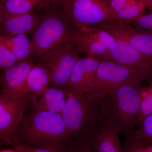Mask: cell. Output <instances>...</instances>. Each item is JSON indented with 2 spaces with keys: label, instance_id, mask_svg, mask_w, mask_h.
Listing matches in <instances>:
<instances>
[{
  "label": "cell",
  "instance_id": "cell-1",
  "mask_svg": "<svg viewBox=\"0 0 152 152\" xmlns=\"http://www.w3.org/2000/svg\"><path fill=\"white\" fill-rule=\"evenodd\" d=\"M19 145L33 148H64L72 140L61 114L33 110L24 115L18 129Z\"/></svg>",
  "mask_w": 152,
  "mask_h": 152
},
{
  "label": "cell",
  "instance_id": "cell-2",
  "mask_svg": "<svg viewBox=\"0 0 152 152\" xmlns=\"http://www.w3.org/2000/svg\"><path fill=\"white\" fill-rule=\"evenodd\" d=\"M69 92L61 115L72 138L89 137L107 119L103 106L104 94Z\"/></svg>",
  "mask_w": 152,
  "mask_h": 152
},
{
  "label": "cell",
  "instance_id": "cell-3",
  "mask_svg": "<svg viewBox=\"0 0 152 152\" xmlns=\"http://www.w3.org/2000/svg\"><path fill=\"white\" fill-rule=\"evenodd\" d=\"M40 20L31 39V59L35 62L49 52L72 43L75 27L62 8L50 4L40 10Z\"/></svg>",
  "mask_w": 152,
  "mask_h": 152
},
{
  "label": "cell",
  "instance_id": "cell-4",
  "mask_svg": "<svg viewBox=\"0 0 152 152\" xmlns=\"http://www.w3.org/2000/svg\"><path fill=\"white\" fill-rule=\"evenodd\" d=\"M140 84H125L105 94L103 98L107 119L125 137L130 135L139 124L143 88Z\"/></svg>",
  "mask_w": 152,
  "mask_h": 152
},
{
  "label": "cell",
  "instance_id": "cell-5",
  "mask_svg": "<svg viewBox=\"0 0 152 152\" xmlns=\"http://www.w3.org/2000/svg\"><path fill=\"white\" fill-rule=\"evenodd\" d=\"M152 76L141 71L110 60H101L94 84L87 93L106 94L127 83L140 84Z\"/></svg>",
  "mask_w": 152,
  "mask_h": 152
},
{
  "label": "cell",
  "instance_id": "cell-6",
  "mask_svg": "<svg viewBox=\"0 0 152 152\" xmlns=\"http://www.w3.org/2000/svg\"><path fill=\"white\" fill-rule=\"evenodd\" d=\"M81 58L75 45L69 43L49 52L36 63L50 72L51 86L66 90L74 67Z\"/></svg>",
  "mask_w": 152,
  "mask_h": 152
},
{
  "label": "cell",
  "instance_id": "cell-7",
  "mask_svg": "<svg viewBox=\"0 0 152 152\" xmlns=\"http://www.w3.org/2000/svg\"><path fill=\"white\" fill-rule=\"evenodd\" d=\"M62 8L76 28L92 26L111 20L107 4L103 0H67Z\"/></svg>",
  "mask_w": 152,
  "mask_h": 152
},
{
  "label": "cell",
  "instance_id": "cell-8",
  "mask_svg": "<svg viewBox=\"0 0 152 152\" xmlns=\"http://www.w3.org/2000/svg\"><path fill=\"white\" fill-rule=\"evenodd\" d=\"M28 103L27 97L14 99L0 92V139L15 148L19 145L18 129Z\"/></svg>",
  "mask_w": 152,
  "mask_h": 152
},
{
  "label": "cell",
  "instance_id": "cell-9",
  "mask_svg": "<svg viewBox=\"0 0 152 152\" xmlns=\"http://www.w3.org/2000/svg\"><path fill=\"white\" fill-rule=\"evenodd\" d=\"M103 29L114 37L129 44L144 55L152 57V32L132 27L121 21H106L96 25Z\"/></svg>",
  "mask_w": 152,
  "mask_h": 152
},
{
  "label": "cell",
  "instance_id": "cell-10",
  "mask_svg": "<svg viewBox=\"0 0 152 152\" xmlns=\"http://www.w3.org/2000/svg\"><path fill=\"white\" fill-rule=\"evenodd\" d=\"M115 39L110 49L112 61L152 76V57L142 53L121 39Z\"/></svg>",
  "mask_w": 152,
  "mask_h": 152
},
{
  "label": "cell",
  "instance_id": "cell-11",
  "mask_svg": "<svg viewBox=\"0 0 152 152\" xmlns=\"http://www.w3.org/2000/svg\"><path fill=\"white\" fill-rule=\"evenodd\" d=\"M101 61L94 57L81 58L74 67L66 90L72 92L87 93L96 80Z\"/></svg>",
  "mask_w": 152,
  "mask_h": 152
},
{
  "label": "cell",
  "instance_id": "cell-12",
  "mask_svg": "<svg viewBox=\"0 0 152 152\" xmlns=\"http://www.w3.org/2000/svg\"><path fill=\"white\" fill-rule=\"evenodd\" d=\"M36 62L26 60L6 69L2 72L1 90L3 95L11 98H21V93L28 75Z\"/></svg>",
  "mask_w": 152,
  "mask_h": 152
},
{
  "label": "cell",
  "instance_id": "cell-13",
  "mask_svg": "<svg viewBox=\"0 0 152 152\" xmlns=\"http://www.w3.org/2000/svg\"><path fill=\"white\" fill-rule=\"evenodd\" d=\"M40 18V10L15 15L4 14L0 23V35L13 36L25 34L31 36L37 27Z\"/></svg>",
  "mask_w": 152,
  "mask_h": 152
},
{
  "label": "cell",
  "instance_id": "cell-14",
  "mask_svg": "<svg viewBox=\"0 0 152 152\" xmlns=\"http://www.w3.org/2000/svg\"><path fill=\"white\" fill-rule=\"evenodd\" d=\"M69 92L51 86L42 92L27 96L33 110L55 112L61 114L69 96Z\"/></svg>",
  "mask_w": 152,
  "mask_h": 152
},
{
  "label": "cell",
  "instance_id": "cell-15",
  "mask_svg": "<svg viewBox=\"0 0 152 152\" xmlns=\"http://www.w3.org/2000/svg\"><path fill=\"white\" fill-rule=\"evenodd\" d=\"M89 140L95 152H124L119 133L110 120L91 133Z\"/></svg>",
  "mask_w": 152,
  "mask_h": 152
},
{
  "label": "cell",
  "instance_id": "cell-16",
  "mask_svg": "<svg viewBox=\"0 0 152 152\" xmlns=\"http://www.w3.org/2000/svg\"><path fill=\"white\" fill-rule=\"evenodd\" d=\"M72 43L79 54L96 57L101 60L112 61L110 50L103 44L85 34L80 28H75L72 37Z\"/></svg>",
  "mask_w": 152,
  "mask_h": 152
},
{
  "label": "cell",
  "instance_id": "cell-17",
  "mask_svg": "<svg viewBox=\"0 0 152 152\" xmlns=\"http://www.w3.org/2000/svg\"><path fill=\"white\" fill-rule=\"evenodd\" d=\"M52 77L49 71L43 66L36 63L28 75L21 93V97H27L30 94L42 92L51 85Z\"/></svg>",
  "mask_w": 152,
  "mask_h": 152
},
{
  "label": "cell",
  "instance_id": "cell-18",
  "mask_svg": "<svg viewBox=\"0 0 152 152\" xmlns=\"http://www.w3.org/2000/svg\"><path fill=\"white\" fill-rule=\"evenodd\" d=\"M0 41L19 62L31 59L32 54L31 39L28 35L20 34L13 36L0 35Z\"/></svg>",
  "mask_w": 152,
  "mask_h": 152
},
{
  "label": "cell",
  "instance_id": "cell-19",
  "mask_svg": "<svg viewBox=\"0 0 152 152\" xmlns=\"http://www.w3.org/2000/svg\"><path fill=\"white\" fill-rule=\"evenodd\" d=\"M4 14L8 15H23L39 11L50 5L47 0H1Z\"/></svg>",
  "mask_w": 152,
  "mask_h": 152
},
{
  "label": "cell",
  "instance_id": "cell-20",
  "mask_svg": "<svg viewBox=\"0 0 152 152\" xmlns=\"http://www.w3.org/2000/svg\"><path fill=\"white\" fill-rule=\"evenodd\" d=\"M147 7V5L143 2L129 5L115 14L112 21L117 20L129 24L132 23L145 14Z\"/></svg>",
  "mask_w": 152,
  "mask_h": 152
},
{
  "label": "cell",
  "instance_id": "cell-21",
  "mask_svg": "<svg viewBox=\"0 0 152 152\" xmlns=\"http://www.w3.org/2000/svg\"><path fill=\"white\" fill-rule=\"evenodd\" d=\"M128 136L152 145V114L142 120Z\"/></svg>",
  "mask_w": 152,
  "mask_h": 152
},
{
  "label": "cell",
  "instance_id": "cell-22",
  "mask_svg": "<svg viewBox=\"0 0 152 152\" xmlns=\"http://www.w3.org/2000/svg\"><path fill=\"white\" fill-rule=\"evenodd\" d=\"M78 28L88 35L103 44L109 50L115 41V37L108 32L96 26Z\"/></svg>",
  "mask_w": 152,
  "mask_h": 152
},
{
  "label": "cell",
  "instance_id": "cell-23",
  "mask_svg": "<svg viewBox=\"0 0 152 152\" xmlns=\"http://www.w3.org/2000/svg\"><path fill=\"white\" fill-rule=\"evenodd\" d=\"M152 114V85L142 89L141 101L139 114V123Z\"/></svg>",
  "mask_w": 152,
  "mask_h": 152
},
{
  "label": "cell",
  "instance_id": "cell-24",
  "mask_svg": "<svg viewBox=\"0 0 152 152\" xmlns=\"http://www.w3.org/2000/svg\"><path fill=\"white\" fill-rule=\"evenodd\" d=\"M65 152H95L89 137H82L73 139L65 147Z\"/></svg>",
  "mask_w": 152,
  "mask_h": 152
},
{
  "label": "cell",
  "instance_id": "cell-25",
  "mask_svg": "<svg viewBox=\"0 0 152 152\" xmlns=\"http://www.w3.org/2000/svg\"><path fill=\"white\" fill-rule=\"evenodd\" d=\"M123 146L124 152H152V145L132 137H125Z\"/></svg>",
  "mask_w": 152,
  "mask_h": 152
},
{
  "label": "cell",
  "instance_id": "cell-26",
  "mask_svg": "<svg viewBox=\"0 0 152 152\" xmlns=\"http://www.w3.org/2000/svg\"><path fill=\"white\" fill-rule=\"evenodd\" d=\"M19 62L8 49L0 41V70L3 72Z\"/></svg>",
  "mask_w": 152,
  "mask_h": 152
},
{
  "label": "cell",
  "instance_id": "cell-27",
  "mask_svg": "<svg viewBox=\"0 0 152 152\" xmlns=\"http://www.w3.org/2000/svg\"><path fill=\"white\" fill-rule=\"evenodd\" d=\"M140 2L142 1L139 0H107V4L111 14L112 19L111 21L112 20L114 15L121 10L129 5L137 4Z\"/></svg>",
  "mask_w": 152,
  "mask_h": 152
},
{
  "label": "cell",
  "instance_id": "cell-28",
  "mask_svg": "<svg viewBox=\"0 0 152 152\" xmlns=\"http://www.w3.org/2000/svg\"><path fill=\"white\" fill-rule=\"evenodd\" d=\"M132 24L135 25L137 28L140 29L152 32V13L145 14Z\"/></svg>",
  "mask_w": 152,
  "mask_h": 152
},
{
  "label": "cell",
  "instance_id": "cell-29",
  "mask_svg": "<svg viewBox=\"0 0 152 152\" xmlns=\"http://www.w3.org/2000/svg\"><path fill=\"white\" fill-rule=\"evenodd\" d=\"M65 147L61 149L33 148L20 144L15 149L17 152H65Z\"/></svg>",
  "mask_w": 152,
  "mask_h": 152
},
{
  "label": "cell",
  "instance_id": "cell-30",
  "mask_svg": "<svg viewBox=\"0 0 152 152\" xmlns=\"http://www.w3.org/2000/svg\"><path fill=\"white\" fill-rule=\"evenodd\" d=\"M50 4H54L62 7L67 0H47Z\"/></svg>",
  "mask_w": 152,
  "mask_h": 152
},
{
  "label": "cell",
  "instance_id": "cell-31",
  "mask_svg": "<svg viewBox=\"0 0 152 152\" xmlns=\"http://www.w3.org/2000/svg\"><path fill=\"white\" fill-rule=\"evenodd\" d=\"M4 16V11L3 10L1 0H0V23L2 20Z\"/></svg>",
  "mask_w": 152,
  "mask_h": 152
},
{
  "label": "cell",
  "instance_id": "cell-32",
  "mask_svg": "<svg viewBox=\"0 0 152 152\" xmlns=\"http://www.w3.org/2000/svg\"><path fill=\"white\" fill-rule=\"evenodd\" d=\"M139 1H141L143 2L144 3H145V4H146L147 5L148 7L149 8V3L148 1V0H139Z\"/></svg>",
  "mask_w": 152,
  "mask_h": 152
},
{
  "label": "cell",
  "instance_id": "cell-33",
  "mask_svg": "<svg viewBox=\"0 0 152 152\" xmlns=\"http://www.w3.org/2000/svg\"><path fill=\"white\" fill-rule=\"evenodd\" d=\"M0 152H17L16 150H4V151H1Z\"/></svg>",
  "mask_w": 152,
  "mask_h": 152
},
{
  "label": "cell",
  "instance_id": "cell-34",
  "mask_svg": "<svg viewBox=\"0 0 152 152\" xmlns=\"http://www.w3.org/2000/svg\"><path fill=\"white\" fill-rule=\"evenodd\" d=\"M149 3L150 7L149 9L152 11V0H148Z\"/></svg>",
  "mask_w": 152,
  "mask_h": 152
},
{
  "label": "cell",
  "instance_id": "cell-35",
  "mask_svg": "<svg viewBox=\"0 0 152 152\" xmlns=\"http://www.w3.org/2000/svg\"><path fill=\"white\" fill-rule=\"evenodd\" d=\"M2 75V72L0 70V87H1Z\"/></svg>",
  "mask_w": 152,
  "mask_h": 152
},
{
  "label": "cell",
  "instance_id": "cell-36",
  "mask_svg": "<svg viewBox=\"0 0 152 152\" xmlns=\"http://www.w3.org/2000/svg\"><path fill=\"white\" fill-rule=\"evenodd\" d=\"M103 1H105L107 2V0H103Z\"/></svg>",
  "mask_w": 152,
  "mask_h": 152
}]
</instances>
